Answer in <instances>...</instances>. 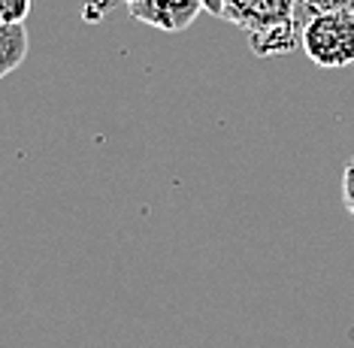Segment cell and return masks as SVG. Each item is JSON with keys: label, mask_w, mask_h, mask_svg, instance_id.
I'll return each instance as SVG.
<instances>
[{"label": "cell", "mask_w": 354, "mask_h": 348, "mask_svg": "<svg viewBox=\"0 0 354 348\" xmlns=\"http://www.w3.org/2000/svg\"><path fill=\"white\" fill-rule=\"evenodd\" d=\"M300 48L321 70H339L354 64V12H321L303 28Z\"/></svg>", "instance_id": "cell-2"}, {"label": "cell", "mask_w": 354, "mask_h": 348, "mask_svg": "<svg viewBox=\"0 0 354 348\" xmlns=\"http://www.w3.org/2000/svg\"><path fill=\"white\" fill-rule=\"evenodd\" d=\"M34 0H0V24H25Z\"/></svg>", "instance_id": "cell-6"}, {"label": "cell", "mask_w": 354, "mask_h": 348, "mask_svg": "<svg viewBox=\"0 0 354 348\" xmlns=\"http://www.w3.org/2000/svg\"><path fill=\"white\" fill-rule=\"evenodd\" d=\"M30 37L25 24H0V79H6L25 64Z\"/></svg>", "instance_id": "cell-4"}, {"label": "cell", "mask_w": 354, "mask_h": 348, "mask_svg": "<svg viewBox=\"0 0 354 348\" xmlns=\"http://www.w3.org/2000/svg\"><path fill=\"white\" fill-rule=\"evenodd\" d=\"M342 203L354 218V158L345 164V173H342Z\"/></svg>", "instance_id": "cell-7"}, {"label": "cell", "mask_w": 354, "mask_h": 348, "mask_svg": "<svg viewBox=\"0 0 354 348\" xmlns=\"http://www.w3.org/2000/svg\"><path fill=\"white\" fill-rule=\"evenodd\" d=\"M333 10L354 12V0H294V19L300 24V30L306 28V21H312L315 15L333 12Z\"/></svg>", "instance_id": "cell-5"}, {"label": "cell", "mask_w": 354, "mask_h": 348, "mask_svg": "<svg viewBox=\"0 0 354 348\" xmlns=\"http://www.w3.org/2000/svg\"><path fill=\"white\" fill-rule=\"evenodd\" d=\"M112 6H124L131 19L151 24L158 30H170V34L191 28L203 10L200 0H88L85 21H100Z\"/></svg>", "instance_id": "cell-3"}, {"label": "cell", "mask_w": 354, "mask_h": 348, "mask_svg": "<svg viewBox=\"0 0 354 348\" xmlns=\"http://www.w3.org/2000/svg\"><path fill=\"white\" fill-rule=\"evenodd\" d=\"M221 19L243 28L252 52L261 58L291 55L303 43L294 0H221Z\"/></svg>", "instance_id": "cell-1"}, {"label": "cell", "mask_w": 354, "mask_h": 348, "mask_svg": "<svg viewBox=\"0 0 354 348\" xmlns=\"http://www.w3.org/2000/svg\"><path fill=\"white\" fill-rule=\"evenodd\" d=\"M200 3H203L206 12H212V15H218L221 19V0H200Z\"/></svg>", "instance_id": "cell-8"}]
</instances>
